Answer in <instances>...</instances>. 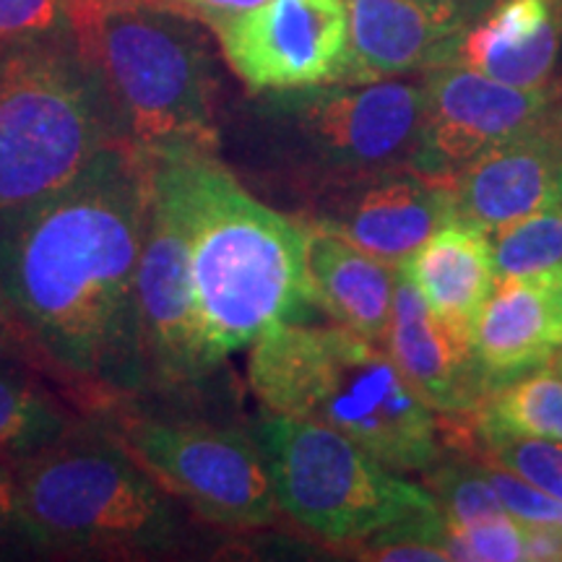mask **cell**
<instances>
[{"label": "cell", "instance_id": "836d02e7", "mask_svg": "<svg viewBox=\"0 0 562 562\" xmlns=\"http://www.w3.org/2000/svg\"><path fill=\"white\" fill-rule=\"evenodd\" d=\"M3 55H5V50H0V60H3Z\"/></svg>", "mask_w": 562, "mask_h": 562}, {"label": "cell", "instance_id": "603a6c76", "mask_svg": "<svg viewBox=\"0 0 562 562\" xmlns=\"http://www.w3.org/2000/svg\"><path fill=\"white\" fill-rule=\"evenodd\" d=\"M487 240L495 281L562 269V201L492 229Z\"/></svg>", "mask_w": 562, "mask_h": 562}, {"label": "cell", "instance_id": "6da1fadb", "mask_svg": "<svg viewBox=\"0 0 562 562\" xmlns=\"http://www.w3.org/2000/svg\"><path fill=\"white\" fill-rule=\"evenodd\" d=\"M151 157L112 144L55 191L0 211V297L37 360L94 396L146 391L136 273Z\"/></svg>", "mask_w": 562, "mask_h": 562}, {"label": "cell", "instance_id": "3957f363", "mask_svg": "<svg viewBox=\"0 0 562 562\" xmlns=\"http://www.w3.org/2000/svg\"><path fill=\"white\" fill-rule=\"evenodd\" d=\"M425 87L412 81L318 83L258 91L224 161L297 216L378 175L414 167Z\"/></svg>", "mask_w": 562, "mask_h": 562}, {"label": "cell", "instance_id": "9a60e30c", "mask_svg": "<svg viewBox=\"0 0 562 562\" xmlns=\"http://www.w3.org/2000/svg\"><path fill=\"white\" fill-rule=\"evenodd\" d=\"M456 222L490 235L562 201V121L495 146L456 175Z\"/></svg>", "mask_w": 562, "mask_h": 562}, {"label": "cell", "instance_id": "f1b7e54d", "mask_svg": "<svg viewBox=\"0 0 562 562\" xmlns=\"http://www.w3.org/2000/svg\"><path fill=\"white\" fill-rule=\"evenodd\" d=\"M154 9L180 13V16L199 21L203 26H220L224 21L240 16V13L256 9L266 0H144Z\"/></svg>", "mask_w": 562, "mask_h": 562}, {"label": "cell", "instance_id": "2e32d148", "mask_svg": "<svg viewBox=\"0 0 562 562\" xmlns=\"http://www.w3.org/2000/svg\"><path fill=\"white\" fill-rule=\"evenodd\" d=\"M381 344L406 381L442 417L472 414L480 406L484 385L474 364L472 336L442 321L402 266Z\"/></svg>", "mask_w": 562, "mask_h": 562}, {"label": "cell", "instance_id": "ac0fdd59", "mask_svg": "<svg viewBox=\"0 0 562 562\" xmlns=\"http://www.w3.org/2000/svg\"><path fill=\"white\" fill-rule=\"evenodd\" d=\"M562 347V269L501 279L476 315L474 364L484 393L552 362Z\"/></svg>", "mask_w": 562, "mask_h": 562}, {"label": "cell", "instance_id": "7402d4cb", "mask_svg": "<svg viewBox=\"0 0 562 562\" xmlns=\"http://www.w3.org/2000/svg\"><path fill=\"white\" fill-rule=\"evenodd\" d=\"M70 430V414L45 385L0 364V459H24Z\"/></svg>", "mask_w": 562, "mask_h": 562}, {"label": "cell", "instance_id": "8fae6325", "mask_svg": "<svg viewBox=\"0 0 562 562\" xmlns=\"http://www.w3.org/2000/svg\"><path fill=\"white\" fill-rule=\"evenodd\" d=\"M136 326L146 391L182 389L209 372L201 351L191 245L178 203L151 159V203L136 273Z\"/></svg>", "mask_w": 562, "mask_h": 562}, {"label": "cell", "instance_id": "484cf974", "mask_svg": "<svg viewBox=\"0 0 562 562\" xmlns=\"http://www.w3.org/2000/svg\"><path fill=\"white\" fill-rule=\"evenodd\" d=\"M76 37L66 0H0V50Z\"/></svg>", "mask_w": 562, "mask_h": 562}, {"label": "cell", "instance_id": "30bf717a", "mask_svg": "<svg viewBox=\"0 0 562 562\" xmlns=\"http://www.w3.org/2000/svg\"><path fill=\"white\" fill-rule=\"evenodd\" d=\"M425 110L414 167L453 180L463 167L508 140L562 121V79L518 89L461 66L427 68Z\"/></svg>", "mask_w": 562, "mask_h": 562}, {"label": "cell", "instance_id": "ffe728a7", "mask_svg": "<svg viewBox=\"0 0 562 562\" xmlns=\"http://www.w3.org/2000/svg\"><path fill=\"white\" fill-rule=\"evenodd\" d=\"M402 269L442 321L472 336L476 315L495 290L492 250L484 232L463 222L446 224Z\"/></svg>", "mask_w": 562, "mask_h": 562}, {"label": "cell", "instance_id": "4316f807", "mask_svg": "<svg viewBox=\"0 0 562 562\" xmlns=\"http://www.w3.org/2000/svg\"><path fill=\"white\" fill-rule=\"evenodd\" d=\"M484 446L490 461L501 463L531 487L550 492L562 501V440L501 438Z\"/></svg>", "mask_w": 562, "mask_h": 562}, {"label": "cell", "instance_id": "7c38bea8", "mask_svg": "<svg viewBox=\"0 0 562 562\" xmlns=\"http://www.w3.org/2000/svg\"><path fill=\"white\" fill-rule=\"evenodd\" d=\"M214 34L229 68L256 94L334 83L349 47L347 0H266Z\"/></svg>", "mask_w": 562, "mask_h": 562}, {"label": "cell", "instance_id": "9c48e42d", "mask_svg": "<svg viewBox=\"0 0 562 562\" xmlns=\"http://www.w3.org/2000/svg\"><path fill=\"white\" fill-rule=\"evenodd\" d=\"M110 435L161 487L211 524L261 529L279 518L269 463L252 432L136 414L117 419Z\"/></svg>", "mask_w": 562, "mask_h": 562}, {"label": "cell", "instance_id": "277c9868", "mask_svg": "<svg viewBox=\"0 0 562 562\" xmlns=\"http://www.w3.org/2000/svg\"><path fill=\"white\" fill-rule=\"evenodd\" d=\"M248 383L269 414L321 422L393 472L440 461L438 412L381 341L349 328L279 323L250 344Z\"/></svg>", "mask_w": 562, "mask_h": 562}, {"label": "cell", "instance_id": "d6986e66", "mask_svg": "<svg viewBox=\"0 0 562 562\" xmlns=\"http://www.w3.org/2000/svg\"><path fill=\"white\" fill-rule=\"evenodd\" d=\"M396 277L398 266L370 256L334 232L307 227V290L313 305L326 311L336 326L383 341Z\"/></svg>", "mask_w": 562, "mask_h": 562}, {"label": "cell", "instance_id": "ba28073f", "mask_svg": "<svg viewBox=\"0 0 562 562\" xmlns=\"http://www.w3.org/2000/svg\"><path fill=\"white\" fill-rule=\"evenodd\" d=\"M281 513L328 544L372 533L440 505L341 432L311 419L269 414L252 427Z\"/></svg>", "mask_w": 562, "mask_h": 562}, {"label": "cell", "instance_id": "e0dca14e", "mask_svg": "<svg viewBox=\"0 0 562 562\" xmlns=\"http://www.w3.org/2000/svg\"><path fill=\"white\" fill-rule=\"evenodd\" d=\"M562 0H492L448 42L435 66H461L518 89L558 83Z\"/></svg>", "mask_w": 562, "mask_h": 562}, {"label": "cell", "instance_id": "1f68e13d", "mask_svg": "<svg viewBox=\"0 0 562 562\" xmlns=\"http://www.w3.org/2000/svg\"><path fill=\"white\" fill-rule=\"evenodd\" d=\"M11 341L19 344L21 339H19V334H16V326H13V321H11L9 307H5L3 297H0V351L9 349Z\"/></svg>", "mask_w": 562, "mask_h": 562}, {"label": "cell", "instance_id": "7a4b0ae2", "mask_svg": "<svg viewBox=\"0 0 562 562\" xmlns=\"http://www.w3.org/2000/svg\"><path fill=\"white\" fill-rule=\"evenodd\" d=\"M151 159L191 245L201 351L214 370L313 305L307 227L256 199L220 151L172 149Z\"/></svg>", "mask_w": 562, "mask_h": 562}, {"label": "cell", "instance_id": "8992f818", "mask_svg": "<svg viewBox=\"0 0 562 562\" xmlns=\"http://www.w3.org/2000/svg\"><path fill=\"white\" fill-rule=\"evenodd\" d=\"M94 66L125 144L157 157L220 151V81L199 21L136 3L76 40Z\"/></svg>", "mask_w": 562, "mask_h": 562}, {"label": "cell", "instance_id": "4dcf8cb0", "mask_svg": "<svg viewBox=\"0 0 562 562\" xmlns=\"http://www.w3.org/2000/svg\"><path fill=\"white\" fill-rule=\"evenodd\" d=\"M16 531V467L0 459V537Z\"/></svg>", "mask_w": 562, "mask_h": 562}, {"label": "cell", "instance_id": "5bb4252c", "mask_svg": "<svg viewBox=\"0 0 562 562\" xmlns=\"http://www.w3.org/2000/svg\"><path fill=\"white\" fill-rule=\"evenodd\" d=\"M490 0H347L349 47L339 83L427 70Z\"/></svg>", "mask_w": 562, "mask_h": 562}, {"label": "cell", "instance_id": "5b68a950", "mask_svg": "<svg viewBox=\"0 0 562 562\" xmlns=\"http://www.w3.org/2000/svg\"><path fill=\"white\" fill-rule=\"evenodd\" d=\"M16 467V537L60 554H165L180 516L167 490L110 432L70 430Z\"/></svg>", "mask_w": 562, "mask_h": 562}, {"label": "cell", "instance_id": "d4e9b609", "mask_svg": "<svg viewBox=\"0 0 562 562\" xmlns=\"http://www.w3.org/2000/svg\"><path fill=\"white\" fill-rule=\"evenodd\" d=\"M446 550L461 562H526L524 524L510 513L448 529Z\"/></svg>", "mask_w": 562, "mask_h": 562}, {"label": "cell", "instance_id": "f546056e", "mask_svg": "<svg viewBox=\"0 0 562 562\" xmlns=\"http://www.w3.org/2000/svg\"><path fill=\"white\" fill-rule=\"evenodd\" d=\"M70 24H74L76 40L94 30L108 13L117 9H128V5L144 3V0H66Z\"/></svg>", "mask_w": 562, "mask_h": 562}, {"label": "cell", "instance_id": "44dd1931", "mask_svg": "<svg viewBox=\"0 0 562 562\" xmlns=\"http://www.w3.org/2000/svg\"><path fill=\"white\" fill-rule=\"evenodd\" d=\"M484 442L501 438L562 440V372L537 368L484 393L472 412Z\"/></svg>", "mask_w": 562, "mask_h": 562}, {"label": "cell", "instance_id": "d6a6232c", "mask_svg": "<svg viewBox=\"0 0 562 562\" xmlns=\"http://www.w3.org/2000/svg\"><path fill=\"white\" fill-rule=\"evenodd\" d=\"M552 368H554V370H560V372H562V347L558 349V355H554V357H552Z\"/></svg>", "mask_w": 562, "mask_h": 562}, {"label": "cell", "instance_id": "4fadbf2b", "mask_svg": "<svg viewBox=\"0 0 562 562\" xmlns=\"http://www.w3.org/2000/svg\"><path fill=\"white\" fill-rule=\"evenodd\" d=\"M297 220L402 266L435 232L456 222L453 182L402 167L331 195Z\"/></svg>", "mask_w": 562, "mask_h": 562}, {"label": "cell", "instance_id": "e575fe53", "mask_svg": "<svg viewBox=\"0 0 562 562\" xmlns=\"http://www.w3.org/2000/svg\"><path fill=\"white\" fill-rule=\"evenodd\" d=\"M560 79H562V76H560Z\"/></svg>", "mask_w": 562, "mask_h": 562}, {"label": "cell", "instance_id": "52a82bcc", "mask_svg": "<svg viewBox=\"0 0 562 562\" xmlns=\"http://www.w3.org/2000/svg\"><path fill=\"white\" fill-rule=\"evenodd\" d=\"M121 140L100 76L76 37L5 50L0 60V211L55 191Z\"/></svg>", "mask_w": 562, "mask_h": 562}, {"label": "cell", "instance_id": "83f0119b", "mask_svg": "<svg viewBox=\"0 0 562 562\" xmlns=\"http://www.w3.org/2000/svg\"><path fill=\"white\" fill-rule=\"evenodd\" d=\"M484 472H487L492 487H495L497 497H501L505 510L510 513L513 518L524 524H537V526H558L562 529V501L560 497L550 495V492H542L531 487L529 482H524L521 476H516L508 469L501 467V463L484 459Z\"/></svg>", "mask_w": 562, "mask_h": 562}, {"label": "cell", "instance_id": "cb8c5ba5", "mask_svg": "<svg viewBox=\"0 0 562 562\" xmlns=\"http://www.w3.org/2000/svg\"><path fill=\"white\" fill-rule=\"evenodd\" d=\"M427 476H430L432 497L438 501L442 516H446L448 529H459V526L508 513L501 497H497L495 487H492L482 463L435 461L427 469Z\"/></svg>", "mask_w": 562, "mask_h": 562}]
</instances>
